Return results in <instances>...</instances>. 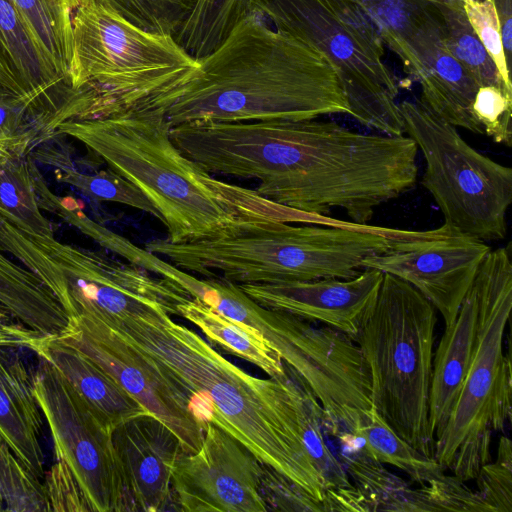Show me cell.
<instances>
[{
    "label": "cell",
    "instance_id": "cell-38",
    "mask_svg": "<svg viewBox=\"0 0 512 512\" xmlns=\"http://www.w3.org/2000/svg\"><path fill=\"white\" fill-rule=\"evenodd\" d=\"M262 496L268 510L326 511L324 505L264 464Z\"/></svg>",
    "mask_w": 512,
    "mask_h": 512
},
{
    "label": "cell",
    "instance_id": "cell-22",
    "mask_svg": "<svg viewBox=\"0 0 512 512\" xmlns=\"http://www.w3.org/2000/svg\"><path fill=\"white\" fill-rule=\"evenodd\" d=\"M35 353L50 362L112 429L130 418L149 414L99 364L62 338L44 337Z\"/></svg>",
    "mask_w": 512,
    "mask_h": 512
},
{
    "label": "cell",
    "instance_id": "cell-2",
    "mask_svg": "<svg viewBox=\"0 0 512 512\" xmlns=\"http://www.w3.org/2000/svg\"><path fill=\"white\" fill-rule=\"evenodd\" d=\"M417 154L408 135L363 134L316 119L204 121L191 150L209 173L259 180L255 191L273 203L322 219L339 208L356 225L414 186Z\"/></svg>",
    "mask_w": 512,
    "mask_h": 512
},
{
    "label": "cell",
    "instance_id": "cell-32",
    "mask_svg": "<svg viewBox=\"0 0 512 512\" xmlns=\"http://www.w3.org/2000/svg\"><path fill=\"white\" fill-rule=\"evenodd\" d=\"M443 20L444 43L481 86H495L508 93L498 69L485 50L465 14L462 0H434Z\"/></svg>",
    "mask_w": 512,
    "mask_h": 512
},
{
    "label": "cell",
    "instance_id": "cell-19",
    "mask_svg": "<svg viewBox=\"0 0 512 512\" xmlns=\"http://www.w3.org/2000/svg\"><path fill=\"white\" fill-rule=\"evenodd\" d=\"M378 28L404 71L418 81L444 37L434 0H356Z\"/></svg>",
    "mask_w": 512,
    "mask_h": 512
},
{
    "label": "cell",
    "instance_id": "cell-37",
    "mask_svg": "<svg viewBox=\"0 0 512 512\" xmlns=\"http://www.w3.org/2000/svg\"><path fill=\"white\" fill-rule=\"evenodd\" d=\"M43 486L49 511H92L82 487L64 461L57 459L51 466Z\"/></svg>",
    "mask_w": 512,
    "mask_h": 512
},
{
    "label": "cell",
    "instance_id": "cell-18",
    "mask_svg": "<svg viewBox=\"0 0 512 512\" xmlns=\"http://www.w3.org/2000/svg\"><path fill=\"white\" fill-rule=\"evenodd\" d=\"M0 87L45 123L71 92L49 68L10 0H0Z\"/></svg>",
    "mask_w": 512,
    "mask_h": 512
},
{
    "label": "cell",
    "instance_id": "cell-9",
    "mask_svg": "<svg viewBox=\"0 0 512 512\" xmlns=\"http://www.w3.org/2000/svg\"><path fill=\"white\" fill-rule=\"evenodd\" d=\"M250 11L326 57L336 71L350 116L381 134H405L396 101L399 84L383 60V39L356 0H252Z\"/></svg>",
    "mask_w": 512,
    "mask_h": 512
},
{
    "label": "cell",
    "instance_id": "cell-10",
    "mask_svg": "<svg viewBox=\"0 0 512 512\" xmlns=\"http://www.w3.org/2000/svg\"><path fill=\"white\" fill-rule=\"evenodd\" d=\"M0 250L32 271L55 295L69 319L91 315L123 319L163 309L178 314L192 297L166 278L108 255L26 234L0 218Z\"/></svg>",
    "mask_w": 512,
    "mask_h": 512
},
{
    "label": "cell",
    "instance_id": "cell-25",
    "mask_svg": "<svg viewBox=\"0 0 512 512\" xmlns=\"http://www.w3.org/2000/svg\"><path fill=\"white\" fill-rule=\"evenodd\" d=\"M52 72L69 88L76 0H10Z\"/></svg>",
    "mask_w": 512,
    "mask_h": 512
},
{
    "label": "cell",
    "instance_id": "cell-28",
    "mask_svg": "<svg viewBox=\"0 0 512 512\" xmlns=\"http://www.w3.org/2000/svg\"><path fill=\"white\" fill-rule=\"evenodd\" d=\"M360 450L372 460L389 464L407 474L420 486L445 477L438 461L423 454L396 434L373 407L369 418L358 433Z\"/></svg>",
    "mask_w": 512,
    "mask_h": 512
},
{
    "label": "cell",
    "instance_id": "cell-36",
    "mask_svg": "<svg viewBox=\"0 0 512 512\" xmlns=\"http://www.w3.org/2000/svg\"><path fill=\"white\" fill-rule=\"evenodd\" d=\"M467 19L498 69L504 83L512 89L510 68L502 43L500 23L492 0H462Z\"/></svg>",
    "mask_w": 512,
    "mask_h": 512
},
{
    "label": "cell",
    "instance_id": "cell-40",
    "mask_svg": "<svg viewBox=\"0 0 512 512\" xmlns=\"http://www.w3.org/2000/svg\"><path fill=\"white\" fill-rule=\"evenodd\" d=\"M500 23L501 37L507 64L512 53V0H492Z\"/></svg>",
    "mask_w": 512,
    "mask_h": 512
},
{
    "label": "cell",
    "instance_id": "cell-11",
    "mask_svg": "<svg viewBox=\"0 0 512 512\" xmlns=\"http://www.w3.org/2000/svg\"><path fill=\"white\" fill-rule=\"evenodd\" d=\"M405 133L425 160L422 185L445 224L484 242L507 234L512 169L470 146L453 126L419 99L399 103Z\"/></svg>",
    "mask_w": 512,
    "mask_h": 512
},
{
    "label": "cell",
    "instance_id": "cell-8",
    "mask_svg": "<svg viewBox=\"0 0 512 512\" xmlns=\"http://www.w3.org/2000/svg\"><path fill=\"white\" fill-rule=\"evenodd\" d=\"M479 295L472 360L433 457L466 482L492 461L494 432L511 421L512 376L503 342L512 307L511 245L490 250L474 278Z\"/></svg>",
    "mask_w": 512,
    "mask_h": 512
},
{
    "label": "cell",
    "instance_id": "cell-12",
    "mask_svg": "<svg viewBox=\"0 0 512 512\" xmlns=\"http://www.w3.org/2000/svg\"><path fill=\"white\" fill-rule=\"evenodd\" d=\"M34 376V395L46 420L56 458L82 487L92 511H129L112 444L113 429L46 359Z\"/></svg>",
    "mask_w": 512,
    "mask_h": 512
},
{
    "label": "cell",
    "instance_id": "cell-20",
    "mask_svg": "<svg viewBox=\"0 0 512 512\" xmlns=\"http://www.w3.org/2000/svg\"><path fill=\"white\" fill-rule=\"evenodd\" d=\"M16 349L0 347V434L15 455L43 481L40 436L44 417L34 395V376Z\"/></svg>",
    "mask_w": 512,
    "mask_h": 512
},
{
    "label": "cell",
    "instance_id": "cell-35",
    "mask_svg": "<svg viewBox=\"0 0 512 512\" xmlns=\"http://www.w3.org/2000/svg\"><path fill=\"white\" fill-rule=\"evenodd\" d=\"M472 112L484 135L497 144L511 147L512 93L495 86H481L476 92Z\"/></svg>",
    "mask_w": 512,
    "mask_h": 512
},
{
    "label": "cell",
    "instance_id": "cell-21",
    "mask_svg": "<svg viewBox=\"0 0 512 512\" xmlns=\"http://www.w3.org/2000/svg\"><path fill=\"white\" fill-rule=\"evenodd\" d=\"M478 315L479 295L473 281L433 356L429 423L434 442L446 427L467 375L475 346Z\"/></svg>",
    "mask_w": 512,
    "mask_h": 512
},
{
    "label": "cell",
    "instance_id": "cell-5",
    "mask_svg": "<svg viewBox=\"0 0 512 512\" xmlns=\"http://www.w3.org/2000/svg\"><path fill=\"white\" fill-rule=\"evenodd\" d=\"M392 230L264 220L187 243L153 239L144 248L185 271L235 284L349 279L363 270V260L386 250Z\"/></svg>",
    "mask_w": 512,
    "mask_h": 512
},
{
    "label": "cell",
    "instance_id": "cell-1",
    "mask_svg": "<svg viewBox=\"0 0 512 512\" xmlns=\"http://www.w3.org/2000/svg\"><path fill=\"white\" fill-rule=\"evenodd\" d=\"M100 320L172 378L202 422L241 442L326 511L338 491L352 486L325 441L320 403L284 361L280 376H252L163 309Z\"/></svg>",
    "mask_w": 512,
    "mask_h": 512
},
{
    "label": "cell",
    "instance_id": "cell-16",
    "mask_svg": "<svg viewBox=\"0 0 512 512\" xmlns=\"http://www.w3.org/2000/svg\"><path fill=\"white\" fill-rule=\"evenodd\" d=\"M384 273L363 269L349 279L325 278L263 284H237L258 304L353 337L373 307Z\"/></svg>",
    "mask_w": 512,
    "mask_h": 512
},
{
    "label": "cell",
    "instance_id": "cell-23",
    "mask_svg": "<svg viewBox=\"0 0 512 512\" xmlns=\"http://www.w3.org/2000/svg\"><path fill=\"white\" fill-rule=\"evenodd\" d=\"M417 82L421 86L419 100L432 112L457 128L484 135L472 112L480 85L448 51L444 37Z\"/></svg>",
    "mask_w": 512,
    "mask_h": 512
},
{
    "label": "cell",
    "instance_id": "cell-31",
    "mask_svg": "<svg viewBox=\"0 0 512 512\" xmlns=\"http://www.w3.org/2000/svg\"><path fill=\"white\" fill-rule=\"evenodd\" d=\"M252 0H193L174 35L195 59L214 51L250 11Z\"/></svg>",
    "mask_w": 512,
    "mask_h": 512
},
{
    "label": "cell",
    "instance_id": "cell-26",
    "mask_svg": "<svg viewBox=\"0 0 512 512\" xmlns=\"http://www.w3.org/2000/svg\"><path fill=\"white\" fill-rule=\"evenodd\" d=\"M178 314L198 327L209 341L226 352L253 363L270 377L284 373V362L279 353L257 330L232 320L193 298L178 306Z\"/></svg>",
    "mask_w": 512,
    "mask_h": 512
},
{
    "label": "cell",
    "instance_id": "cell-34",
    "mask_svg": "<svg viewBox=\"0 0 512 512\" xmlns=\"http://www.w3.org/2000/svg\"><path fill=\"white\" fill-rule=\"evenodd\" d=\"M477 493L491 512L512 511V444L501 436L497 457L485 464L475 478Z\"/></svg>",
    "mask_w": 512,
    "mask_h": 512
},
{
    "label": "cell",
    "instance_id": "cell-3",
    "mask_svg": "<svg viewBox=\"0 0 512 512\" xmlns=\"http://www.w3.org/2000/svg\"><path fill=\"white\" fill-rule=\"evenodd\" d=\"M199 67L127 110L162 114L171 127L200 120L300 121L349 114L331 63L315 47L249 11Z\"/></svg>",
    "mask_w": 512,
    "mask_h": 512
},
{
    "label": "cell",
    "instance_id": "cell-14",
    "mask_svg": "<svg viewBox=\"0 0 512 512\" xmlns=\"http://www.w3.org/2000/svg\"><path fill=\"white\" fill-rule=\"evenodd\" d=\"M110 374L144 409L166 425L187 454L201 447L206 424L186 393L149 357L91 315L71 317L60 336Z\"/></svg>",
    "mask_w": 512,
    "mask_h": 512
},
{
    "label": "cell",
    "instance_id": "cell-7",
    "mask_svg": "<svg viewBox=\"0 0 512 512\" xmlns=\"http://www.w3.org/2000/svg\"><path fill=\"white\" fill-rule=\"evenodd\" d=\"M437 310L411 284L384 274L353 340L368 365L376 411L411 446L433 457L429 402Z\"/></svg>",
    "mask_w": 512,
    "mask_h": 512
},
{
    "label": "cell",
    "instance_id": "cell-6",
    "mask_svg": "<svg viewBox=\"0 0 512 512\" xmlns=\"http://www.w3.org/2000/svg\"><path fill=\"white\" fill-rule=\"evenodd\" d=\"M72 32L67 121L130 109L199 67L172 34L141 29L102 0H76Z\"/></svg>",
    "mask_w": 512,
    "mask_h": 512
},
{
    "label": "cell",
    "instance_id": "cell-39",
    "mask_svg": "<svg viewBox=\"0 0 512 512\" xmlns=\"http://www.w3.org/2000/svg\"><path fill=\"white\" fill-rule=\"evenodd\" d=\"M44 336L30 329L0 303V347L25 348L36 352Z\"/></svg>",
    "mask_w": 512,
    "mask_h": 512
},
{
    "label": "cell",
    "instance_id": "cell-15",
    "mask_svg": "<svg viewBox=\"0 0 512 512\" xmlns=\"http://www.w3.org/2000/svg\"><path fill=\"white\" fill-rule=\"evenodd\" d=\"M264 464L241 442L207 423L195 453L175 463L172 489L177 510L186 512H266L262 496Z\"/></svg>",
    "mask_w": 512,
    "mask_h": 512
},
{
    "label": "cell",
    "instance_id": "cell-4",
    "mask_svg": "<svg viewBox=\"0 0 512 512\" xmlns=\"http://www.w3.org/2000/svg\"><path fill=\"white\" fill-rule=\"evenodd\" d=\"M171 125L157 112L124 110L60 124L55 136L81 142L153 204L171 243L231 233L264 220L307 222L308 216L248 189L214 178L172 141Z\"/></svg>",
    "mask_w": 512,
    "mask_h": 512
},
{
    "label": "cell",
    "instance_id": "cell-41",
    "mask_svg": "<svg viewBox=\"0 0 512 512\" xmlns=\"http://www.w3.org/2000/svg\"><path fill=\"white\" fill-rule=\"evenodd\" d=\"M0 511H4V507H3V504L1 501H0Z\"/></svg>",
    "mask_w": 512,
    "mask_h": 512
},
{
    "label": "cell",
    "instance_id": "cell-13",
    "mask_svg": "<svg viewBox=\"0 0 512 512\" xmlns=\"http://www.w3.org/2000/svg\"><path fill=\"white\" fill-rule=\"evenodd\" d=\"M490 250L487 242L445 223L425 231L393 229L386 250L367 257L362 267L411 284L441 314L447 328Z\"/></svg>",
    "mask_w": 512,
    "mask_h": 512
},
{
    "label": "cell",
    "instance_id": "cell-30",
    "mask_svg": "<svg viewBox=\"0 0 512 512\" xmlns=\"http://www.w3.org/2000/svg\"><path fill=\"white\" fill-rule=\"evenodd\" d=\"M31 164L29 156L0 158V218L26 234L53 237L38 203Z\"/></svg>",
    "mask_w": 512,
    "mask_h": 512
},
{
    "label": "cell",
    "instance_id": "cell-27",
    "mask_svg": "<svg viewBox=\"0 0 512 512\" xmlns=\"http://www.w3.org/2000/svg\"><path fill=\"white\" fill-rule=\"evenodd\" d=\"M342 458L349 478L364 496L370 511H433L423 486L413 489L360 448L344 453Z\"/></svg>",
    "mask_w": 512,
    "mask_h": 512
},
{
    "label": "cell",
    "instance_id": "cell-29",
    "mask_svg": "<svg viewBox=\"0 0 512 512\" xmlns=\"http://www.w3.org/2000/svg\"><path fill=\"white\" fill-rule=\"evenodd\" d=\"M38 159L50 165L57 180L66 183L94 201H108L133 207L160 220V215L148 198L129 180L112 169L86 173L79 171L63 148L39 149Z\"/></svg>",
    "mask_w": 512,
    "mask_h": 512
},
{
    "label": "cell",
    "instance_id": "cell-24",
    "mask_svg": "<svg viewBox=\"0 0 512 512\" xmlns=\"http://www.w3.org/2000/svg\"><path fill=\"white\" fill-rule=\"evenodd\" d=\"M0 303L44 337L59 336L69 325L65 310L40 278L8 259L1 250Z\"/></svg>",
    "mask_w": 512,
    "mask_h": 512
},
{
    "label": "cell",
    "instance_id": "cell-17",
    "mask_svg": "<svg viewBox=\"0 0 512 512\" xmlns=\"http://www.w3.org/2000/svg\"><path fill=\"white\" fill-rule=\"evenodd\" d=\"M112 444L128 510L173 509V468L186 453L176 435L154 416L143 414L117 425Z\"/></svg>",
    "mask_w": 512,
    "mask_h": 512
},
{
    "label": "cell",
    "instance_id": "cell-33",
    "mask_svg": "<svg viewBox=\"0 0 512 512\" xmlns=\"http://www.w3.org/2000/svg\"><path fill=\"white\" fill-rule=\"evenodd\" d=\"M0 501L4 511H49L43 481L15 455L1 434Z\"/></svg>",
    "mask_w": 512,
    "mask_h": 512
}]
</instances>
